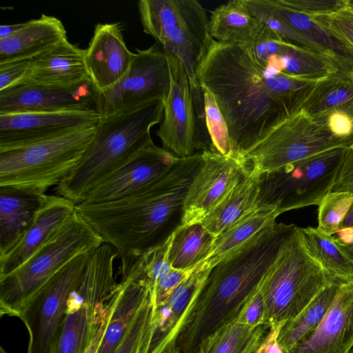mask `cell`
Here are the masks:
<instances>
[{
	"label": "cell",
	"instance_id": "obj_31",
	"mask_svg": "<svg viewBox=\"0 0 353 353\" xmlns=\"http://www.w3.org/2000/svg\"><path fill=\"white\" fill-rule=\"evenodd\" d=\"M280 215L274 207L259 206L248 213L228 230L216 237L208 257L198 266L212 268L226 254L276 221Z\"/></svg>",
	"mask_w": 353,
	"mask_h": 353
},
{
	"label": "cell",
	"instance_id": "obj_49",
	"mask_svg": "<svg viewBox=\"0 0 353 353\" xmlns=\"http://www.w3.org/2000/svg\"><path fill=\"white\" fill-rule=\"evenodd\" d=\"M112 294L108 302L103 315L100 320L99 326L83 353H97L99 349L100 343L103 336L105 330L110 321V314L112 308Z\"/></svg>",
	"mask_w": 353,
	"mask_h": 353
},
{
	"label": "cell",
	"instance_id": "obj_40",
	"mask_svg": "<svg viewBox=\"0 0 353 353\" xmlns=\"http://www.w3.org/2000/svg\"><path fill=\"white\" fill-rule=\"evenodd\" d=\"M201 85V84H200ZM206 128L215 152L233 157L232 142L225 119L210 91L201 85Z\"/></svg>",
	"mask_w": 353,
	"mask_h": 353
},
{
	"label": "cell",
	"instance_id": "obj_30",
	"mask_svg": "<svg viewBox=\"0 0 353 353\" xmlns=\"http://www.w3.org/2000/svg\"><path fill=\"white\" fill-rule=\"evenodd\" d=\"M267 65L284 74L312 81L341 73L330 59L286 41H282L277 52L268 59Z\"/></svg>",
	"mask_w": 353,
	"mask_h": 353
},
{
	"label": "cell",
	"instance_id": "obj_16",
	"mask_svg": "<svg viewBox=\"0 0 353 353\" xmlns=\"http://www.w3.org/2000/svg\"><path fill=\"white\" fill-rule=\"evenodd\" d=\"M96 111L24 112L0 114V151L46 141L98 123Z\"/></svg>",
	"mask_w": 353,
	"mask_h": 353
},
{
	"label": "cell",
	"instance_id": "obj_56",
	"mask_svg": "<svg viewBox=\"0 0 353 353\" xmlns=\"http://www.w3.org/2000/svg\"><path fill=\"white\" fill-rule=\"evenodd\" d=\"M350 76L352 80L353 81V72L351 73V74Z\"/></svg>",
	"mask_w": 353,
	"mask_h": 353
},
{
	"label": "cell",
	"instance_id": "obj_25",
	"mask_svg": "<svg viewBox=\"0 0 353 353\" xmlns=\"http://www.w3.org/2000/svg\"><path fill=\"white\" fill-rule=\"evenodd\" d=\"M67 32L54 16L42 14L14 35L0 40V63L32 59L67 40Z\"/></svg>",
	"mask_w": 353,
	"mask_h": 353
},
{
	"label": "cell",
	"instance_id": "obj_8",
	"mask_svg": "<svg viewBox=\"0 0 353 353\" xmlns=\"http://www.w3.org/2000/svg\"><path fill=\"white\" fill-rule=\"evenodd\" d=\"M118 256L117 250L105 243L88 254L67 302L56 353H83L87 348L117 283L114 265Z\"/></svg>",
	"mask_w": 353,
	"mask_h": 353
},
{
	"label": "cell",
	"instance_id": "obj_57",
	"mask_svg": "<svg viewBox=\"0 0 353 353\" xmlns=\"http://www.w3.org/2000/svg\"><path fill=\"white\" fill-rule=\"evenodd\" d=\"M350 353H353V347H352Z\"/></svg>",
	"mask_w": 353,
	"mask_h": 353
},
{
	"label": "cell",
	"instance_id": "obj_9",
	"mask_svg": "<svg viewBox=\"0 0 353 353\" xmlns=\"http://www.w3.org/2000/svg\"><path fill=\"white\" fill-rule=\"evenodd\" d=\"M353 138L335 134L323 118H313L301 109L274 126L239 160L248 172L269 173L313 154L347 148Z\"/></svg>",
	"mask_w": 353,
	"mask_h": 353
},
{
	"label": "cell",
	"instance_id": "obj_46",
	"mask_svg": "<svg viewBox=\"0 0 353 353\" xmlns=\"http://www.w3.org/2000/svg\"><path fill=\"white\" fill-rule=\"evenodd\" d=\"M194 270L185 271L172 268L157 282L154 291L150 293L152 308L165 301Z\"/></svg>",
	"mask_w": 353,
	"mask_h": 353
},
{
	"label": "cell",
	"instance_id": "obj_27",
	"mask_svg": "<svg viewBox=\"0 0 353 353\" xmlns=\"http://www.w3.org/2000/svg\"><path fill=\"white\" fill-rule=\"evenodd\" d=\"M138 10L145 32L179 26L208 33L209 17L197 0H140Z\"/></svg>",
	"mask_w": 353,
	"mask_h": 353
},
{
	"label": "cell",
	"instance_id": "obj_44",
	"mask_svg": "<svg viewBox=\"0 0 353 353\" xmlns=\"http://www.w3.org/2000/svg\"><path fill=\"white\" fill-rule=\"evenodd\" d=\"M312 17L353 46V13L347 8L332 14Z\"/></svg>",
	"mask_w": 353,
	"mask_h": 353
},
{
	"label": "cell",
	"instance_id": "obj_52",
	"mask_svg": "<svg viewBox=\"0 0 353 353\" xmlns=\"http://www.w3.org/2000/svg\"><path fill=\"white\" fill-rule=\"evenodd\" d=\"M26 24V22L12 25H1L0 26V40L14 35L20 31Z\"/></svg>",
	"mask_w": 353,
	"mask_h": 353
},
{
	"label": "cell",
	"instance_id": "obj_43",
	"mask_svg": "<svg viewBox=\"0 0 353 353\" xmlns=\"http://www.w3.org/2000/svg\"><path fill=\"white\" fill-rule=\"evenodd\" d=\"M282 6L309 17L329 15L346 8L347 0H277Z\"/></svg>",
	"mask_w": 353,
	"mask_h": 353
},
{
	"label": "cell",
	"instance_id": "obj_22",
	"mask_svg": "<svg viewBox=\"0 0 353 353\" xmlns=\"http://www.w3.org/2000/svg\"><path fill=\"white\" fill-rule=\"evenodd\" d=\"M76 203L58 195H46L35 219L20 241L0 256V278L14 272L63 226Z\"/></svg>",
	"mask_w": 353,
	"mask_h": 353
},
{
	"label": "cell",
	"instance_id": "obj_17",
	"mask_svg": "<svg viewBox=\"0 0 353 353\" xmlns=\"http://www.w3.org/2000/svg\"><path fill=\"white\" fill-rule=\"evenodd\" d=\"M210 270L196 267L165 301L152 309L140 353H167L174 350L181 325Z\"/></svg>",
	"mask_w": 353,
	"mask_h": 353
},
{
	"label": "cell",
	"instance_id": "obj_5",
	"mask_svg": "<svg viewBox=\"0 0 353 353\" xmlns=\"http://www.w3.org/2000/svg\"><path fill=\"white\" fill-rule=\"evenodd\" d=\"M332 280L307 252L296 226L259 288L265 305V327H282L295 318Z\"/></svg>",
	"mask_w": 353,
	"mask_h": 353
},
{
	"label": "cell",
	"instance_id": "obj_50",
	"mask_svg": "<svg viewBox=\"0 0 353 353\" xmlns=\"http://www.w3.org/2000/svg\"><path fill=\"white\" fill-rule=\"evenodd\" d=\"M281 326H272L255 353H285L277 343Z\"/></svg>",
	"mask_w": 353,
	"mask_h": 353
},
{
	"label": "cell",
	"instance_id": "obj_26",
	"mask_svg": "<svg viewBox=\"0 0 353 353\" xmlns=\"http://www.w3.org/2000/svg\"><path fill=\"white\" fill-rule=\"evenodd\" d=\"M279 17L293 30L312 42L343 74L353 72V46L317 22L313 17L295 12L277 0H270Z\"/></svg>",
	"mask_w": 353,
	"mask_h": 353
},
{
	"label": "cell",
	"instance_id": "obj_7",
	"mask_svg": "<svg viewBox=\"0 0 353 353\" xmlns=\"http://www.w3.org/2000/svg\"><path fill=\"white\" fill-rule=\"evenodd\" d=\"M104 243L76 211L46 244L20 267L0 278L1 316H16L23 303L74 257Z\"/></svg>",
	"mask_w": 353,
	"mask_h": 353
},
{
	"label": "cell",
	"instance_id": "obj_38",
	"mask_svg": "<svg viewBox=\"0 0 353 353\" xmlns=\"http://www.w3.org/2000/svg\"><path fill=\"white\" fill-rule=\"evenodd\" d=\"M244 2L250 13L275 31L284 40L323 55L312 42L290 28L279 17L270 0H244Z\"/></svg>",
	"mask_w": 353,
	"mask_h": 353
},
{
	"label": "cell",
	"instance_id": "obj_6",
	"mask_svg": "<svg viewBox=\"0 0 353 353\" xmlns=\"http://www.w3.org/2000/svg\"><path fill=\"white\" fill-rule=\"evenodd\" d=\"M98 123L28 146L0 151V187L12 186L46 194L80 162Z\"/></svg>",
	"mask_w": 353,
	"mask_h": 353
},
{
	"label": "cell",
	"instance_id": "obj_41",
	"mask_svg": "<svg viewBox=\"0 0 353 353\" xmlns=\"http://www.w3.org/2000/svg\"><path fill=\"white\" fill-rule=\"evenodd\" d=\"M152 309L150 295L135 313L114 353H140L143 337L151 316Z\"/></svg>",
	"mask_w": 353,
	"mask_h": 353
},
{
	"label": "cell",
	"instance_id": "obj_24",
	"mask_svg": "<svg viewBox=\"0 0 353 353\" xmlns=\"http://www.w3.org/2000/svg\"><path fill=\"white\" fill-rule=\"evenodd\" d=\"M46 195L17 187H0V256L20 241Z\"/></svg>",
	"mask_w": 353,
	"mask_h": 353
},
{
	"label": "cell",
	"instance_id": "obj_54",
	"mask_svg": "<svg viewBox=\"0 0 353 353\" xmlns=\"http://www.w3.org/2000/svg\"><path fill=\"white\" fill-rule=\"evenodd\" d=\"M346 8L353 13V0H347Z\"/></svg>",
	"mask_w": 353,
	"mask_h": 353
},
{
	"label": "cell",
	"instance_id": "obj_34",
	"mask_svg": "<svg viewBox=\"0 0 353 353\" xmlns=\"http://www.w3.org/2000/svg\"><path fill=\"white\" fill-rule=\"evenodd\" d=\"M342 282L331 281L295 318L285 323L277 336V343L286 352L306 339L327 312Z\"/></svg>",
	"mask_w": 353,
	"mask_h": 353
},
{
	"label": "cell",
	"instance_id": "obj_1",
	"mask_svg": "<svg viewBox=\"0 0 353 353\" xmlns=\"http://www.w3.org/2000/svg\"><path fill=\"white\" fill-rule=\"evenodd\" d=\"M196 77L215 99L227 123L233 157L237 159L299 110L316 82L263 65L245 46L221 43L209 34Z\"/></svg>",
	"mask_w": 353,
	"mask_h": 353
},
{
	"label": "cell",
	"instance_id": "obj_35",
	"mask_svg": "<svg viewBox=\"0 0 353 353\" xmlns=\"http://www.w3.org/2000/svg\"><path fill=\"white\" fill-rule=\"evenodd\" d=\"M214 238L199 222L181 226L173 234L169 251L172 268L192 270L209 255Z\"/></svg>",
	"mask_w": 353,
	"mask_h": 353
},
{
	"label": "cell",
	"instance_id": "obj_37",
	"mask_svg": "<svg viewBox=\"0 0 353 353\" xmlns=\"http://www.w3.org/2000/svg\"><path fill=\"white\" fill-rule=\"evenodd\" d=\"M268 329L263 325L253 327L234 321L205 338L198 353H255Z\"/></svg>",
	"mask_w": 353,
	"mask_h": 353
},
{
	"label": "cell",
	"instance_id": "obj_11",
	"mask_svg": "<svg viewBox=\"0 0 353 353\" xmlns=\"http://www.w3.org/2000/svg\"><path fill=\"white\" fill-rule=\"evenodd\" d=\"M89 253L68 262L18 310L15 316L21 319L29 333L27 353H56L67 302L82 276Z\"/></svg>",
	"mask_w": 353,
	"mask_h": 353
},
{
	"label": "cell",
	"instance_id": "obj_29",
	"mask_svg": "<svg viewBox=\"0 0 353 353\" xmlns=\"http://www.w3.org/2000/svg\"><path fill=\"white\" fill-rule=\"evenodd\" d=\"M262 23L249 12L244 0H232L210 12L208 34L221 43H234L248 46Z\"/></svg>",
	"mask_w": 353,
	"mask_h": 353
},
{
	"label": "cell",
	"instance_id": "obj_12",
	"mask_svg": "<svg viewBox=\"0 0 353 353\" xmlns=\"http://www.w3.org/2000/svg\"><path fill=\"white\" fill-rule=\"evenodd\" d=\"M171 85L169 57L158 42L137 50L129 70L114 85L99 92L101 117L128 112L156 100L165 101Z\"/></svg>",
	"mask_w": 353,
	"mask_h": 353
},
{
	"label": "cell",
	"instance_id": "obj_20",
	"mask_svg": "<svg viewBox=\"0 0 353 353\" xmlns=\"http://www.w3.org/2000/svg\"><path fill=\"white\" fill-rule=\"evenodd\" d=\"M353 347V281L342 283L323 319L285 353H350Z\"/></svg>",
	"mask_w": 353,
	"mask_h": 353
},
{
	"label": "cell",
	"instance_id": "obj_51",
	"mask_svg": "<svg viewBox=\"0 0 353 353\" xmlns=\"http://www.w3.org/2000/svg\"><path fill=\"white\" fill-rule=\"evenodd\" d=\"M337 234L339 236V239L349 234L344 241H341L343 242L349 241L353 236V205L342 222Z\"/></svg>",
	"mask_w": 353,
	"mask_h": 353
},
{
	"label": "cell",
	"instance_id": "obj_10",
	"mask_svg": "<svg viewBox=\"0 0 353 353\" xmlns=\"http://www.w3.org/2000/svg\"><path fill=\"white\" fill-rule=\"evenodd\" d=\"M346 148L310 156L275 171L261 174L257 205L287 211L319 205L331 191Z\"/></svg>",
	"mask_w": 353,
	"mask_h": 353
},
{
	"label": "cell",
	"instance_id": "obj_14",
	"mask_svg": "<svg viewBox=\"0 0 353 353\" xmlns=\"http://www.w3.org/2000/svg\"><path fill=\"white\" fill-rule=\"evenodd\" d=\"M171 85L164 101L163 119L156 134L163 148L179 158L199 152L190 85L181 62L168 54Z\"/></svg>",
	"mask_w": 353,
	"mask_h": 353
},
{
	"label": "cell",
	"instance_id": "obj_53",
	"mask_svg": "<svg viewBox=\"0 0 353 353\" xmlns=\"http://www.w3.org/2000/svg\"><path fill=\"white\" fill-rule=\"evenodd\" d=\"M336 242L339 248L353 263V236L346 242L336 238Z\"/></svg>",
	"mask_w": 353,
	"mask_h": 353
},
{
	"label": "cell",
	"instance_id": "obj_2",
	"mask_svg": "<svg viewBox=\"0 0 353 353\" xmlns=\"http://www.w3.org/2000/svg\"><path fill=\"white\" fill-rule=\"evenodd\" d=\"M202 162L203 152L179 158L166 174L128 196L75 210L120 258L141 256L181 226L184 201Z\"/></svg>",
	"mask_w": 353,
	"mask_h": 353
},
{
	"label": "cell",
	"instance_id": "obj_36",
	"mask_svg": "<svg viewBox=\"0 0 353 353\" xmlns=\"http://www.w3.org/2000/svg\"><path fill=\"white\" fill-rule=\"evenodd\" d=\"M301 230L307 252L330 278L353 281V263L339 248L335 237L310 226Z\"/></svg>",
	"mask_w": 353,
	"mask_h": 353
},
{
	"label": "cell",
	"instance_id": "obj_3",
	"mask_svg": "<svg viewBox=\"0 0 353 353\" xmlns=\"http://www.w3.org/2000/svg\"><path fill=\"white\" fill-rule=\"evenodd\" d=\"M296 225L274 222L213 266L179 331L177 341L196 353L202 341L237 319Z\"/></svg>",
	"mask_w": 353,
	"mask_h": 353
},
{
	"label": "cell",
	"instance_id": "obj_48",
	"mask_svg": "<svg viewBox=\"0 0 353 353\" xmlns=\"http://www.w3.org/2000/svg\"><path fill=\"white\" fill-rule=\"evenodd\" d=\"M330 192L353 193V142L345 149Z\"/></svg>",
	"mask_w": 353,
	"mask_h": 353
},
{
	"label": "cell",
	"instance_id": "obj_15",
	"mask_svg": "<svg viewBox=\"0 0 353 353\" xmlns=\"http://www.w3.org/2000/svg\"><path fill=\"white\" fill-rule=\"evenodd\" d=\"M99 92L91 79L70 88L25 81L0 91V114L63 111L98 112Z\"/></svg>",
	"mask_w": 353,
	"mask_h": 353
},
{
	"label": "cell",
	"instance_id": "obj_47",
	"mask_svg": "<svg viewBox=\"0 0 353 353\" xmlns=\"http://www.w3.org/2000/svg\"><path fill=\"white\" fill-rule=\"evenodd\" d=\"M236 321L253 327L265 326V305L259 290L245 303Z\"/></svg>",
	"mask_w": 353,
	"mask_h": 353
},
{
	"label": "cell",
	"instance_id": "obj_21",
	"mask_svg": "<svg viewBox=\"0 0 353 353\" xmlns=\"http://www.w3.org/2000/svg\"><path fill=\"white\" fill-rule=\"evenodd\" d=\"M84 50L89 77L99 91L124 77L134 56L124 41L120 23H97Z\"/></svg>",
	"mask_w": 353,
	"mask_h": 353
},
{
	"label": "cell",
	"instance_id": "obj_42",
	"mask_svg": "<svg viewBox=\"0 0 353 353\" xmlns=\"http://www.w3.org/2000/svg\"><path fill=\"white\" fill-rule=\"evenodd\" d=\"M172 235L161 245L142 254L144 272L150 285V293L154 291L157 282L172 268L168 256Z\"/></svg>",
	"mask_w": 353,
	"mask_h": 353
},
{
	"label": "cell",
	"instance_id": "obj_28",
	"mask_svg": "<svg viewBox=\"0 0 353 353\" xmlns=\"http://www.w3.org/2000/svg\"><path fill=\"white\" fill-rule=\"evenodd\" d=\"M260 175L250 172L200 223L215 239L258 207Z\"/></svg>",
	"mask_w": 353,
	"mask_h": 353
},
{
	"label": "cell",
	"instance_id": "obj_32",
	"mask_svg": "<svg viewBox=\"0 0 353 353\" xmlns=\"http://www.w3.org/2000/svg\"><path fill=\"white\" fill-rule=\"evenodd\" d=\"M301 109L311 117L341 112L353 119V81L350 76L336 73L316 81Z\"/></svg>",
	"mask_w": 353,
	"mask_h": 353
},
{
	"label": "cell",
	"instance_id": "obj_18",
	"mask_svg": "<svg viewBox=\"0 0 353 353\" xmlns=\"http://www.w3.org/2000/svg\"><path fill=\"white\" fill-rule=\"evenodd\" d=\"M179 159L153 143L90 192L81 203H103L128 196L166 174Z\"/></svg>",
	"mask_w": 353,
	"mask_h": 353
},
{
	"label": "cell",
	"instance_id": "obj_39",
	"mask_svg": "<svg viewBox=\"0 0 353 353\" xmlns=\"http://www.w3.org/2000/svg\"><path fill=\"white\" fill-rule=\"evenodd\" d=\"M352 205L353 193L328 192L318 205L316 228L326 234H336Z\"/></svg>",
	"mask_w": 353,
	"mask_h": 353
},
{
	"label": "cell",
	"instance_id": "obj_55",
	"mask_svg": "<svg viewBox=\"0 0 353 353\" xmlns=\"http://www.w3.org/2000/svg\"><path fill=\"white\" fill-rule=\"evenodd\" d=\"M167 353H183V352H181L180 351H178L176 350H172V351H170L169 352H167Z\"/></svg>",
	"mask_w": 353,
	"mask_h": 353
},
{
	"label": "cell",
	"instance_id": "obj_19",
	"mask_svg": "<svg viewBox=\"0 0 353 353\" xmlns=\"http://www.w3.org/2000/svg\"><path fill=\"white\" fill-rule=\"evenodd\" d=\"M110 321L97 353H114L133 316L150 295L141 256L121 259Z\"/></svg>",
	"mask_w": 353,
	"mask_h": 353
},
{
	"label": "cell",
	"instance_id": "obj_33",
	"mask_svg": "<svg viewBox=\"0 0 353 353\" xmlns=\"http://www.w3.org/2000/svg\"><path fill=\"white\" fill-rule=\"evenodd\" d=\"M145 33L161 44L167 53L181 62L190 86L199 83L196 69L208 33L179 26H161Z\"/></svg>",
	"mask_w": 353,
	"mask_h": 353
},
{
	"label": "cell",
	"instance_id": "obj_4",
	"mask_svg": "<svg viewBox=\"0 0 353 353\" xmlns=\"http://www.w3.org/2000/svg\"><path fill=\"white\" fill-rule=\"evenodd\" d=\"M163 101L101 117L91 143L76 168L54 188L76 205L90 192L153 144L152 127L163 119Z\"/></svg>",
	"mask_w": 353,
	"mask_h": 353
},
{
	"label": "cell",
	"instance_id": "obj_23",
	"mask_svg": "<svg viewBox=\"0 0 353 353\" xmlns=\"http://www.w3.org/2000/svg\"><path fill=\"white\" fill-rule=\"evenodd\" d=\"M90 79L85 50L65 40L32 59L27 81L52 87L70 88Z\"/></svg>",
	"mask_w": 353,
	"mask_h": 353
},
{
	"label": "cell",
	"instance_id": "obj_13",
	"mask_svg": "<svg viewBox=\"0 0 353 353\" xmlns=\"http://www.w3.org/2000/svg\"><path fill=\"white\" fill-rule=\"evenodd\" d=\"M250 172L232 157L203 152V162L189 186L181 226L200 222Z\"/></svg>",
	"mask_w": 353,
	"mask_h": 353
},
{
	"label": "cell",
	"instance_id": "obj_45",
	"mask_svg": "<svg viewBox=\"0 0 353 353\" xmlns=\"http://www.w3.org/2000/svg\"><path fill=\"white\" fill-rule=\"evenodd\" d=\"M32 59L0 63V91L27 81L31 72Z\"/></svg>",
	"mask_w": 353,
	"mask_h": 353
}]
</instances>
